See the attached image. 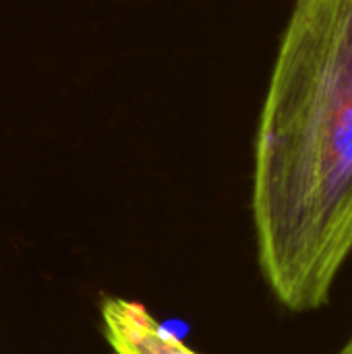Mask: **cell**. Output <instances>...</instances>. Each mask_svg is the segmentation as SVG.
Here are the masks:
<instances>
[{"label": "cell", "instance_id": "7a4b0ae2", "mask_svg": "<svg viewBox=\"0 0 352 354\" xmlns=\"http://www.w3.org/2000/svg\"><path fill=\"white\" fill-rule=\"evenodd\" d=\"M102 324L114 354H197L164 330L137 301H104Z\"/></svg>", "mask_w": 352, "mask_h": 354}, {"label": "cell", "instance_id": "3957f363", "mask_svg": "<svg viewBox=\"0 0 352 354\" xmlns=\"http://www.w3.org/2000/svg\"><path fill=\"white\" fill-rule=\"evenodd\" d=\"M332 354H352V332L346 336V340H344V342H342Z\"/></svg>", "mask_w": 352, "mask_h": 354}, {"label": "cell", "instance_id": "6da1fadb", "mask_svg": "<svg viewBox=\"0 0 352 354\" xmlns=\"http://www.w3.org/2000/svg\"><path fill=\"white\" fill-rule=\"evenodd\" d=\"M257 261L293 313L326 307L352 253V0H297L261 106Z\"/></svg>", "mask_w": 352, "mask_h": 354}]
</instances>
